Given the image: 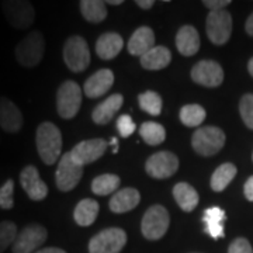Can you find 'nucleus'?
<instances>
[{
	"label": "nucleus",
	"instance_id": "obj_26",
	"mask_svg": "<svg viewBox=\"0 0 253 253\" xmlns=\"http://www.w3.org/2000/svg\"><path fill=\"white\" fill-rule=\"evenodd\" d=\"M100 206L96 200L84 199L78 203L73 211V219L78 225L90 226L99 215Z\"/></svg>",
	"mask_w": 253,
	"mask_h": 253
},
{
	"label": "nucleus",
	"instance_id": "obj_20",
	"mask_svg": "<svg viewBox=\"0 0 253 253\" xmlns=\"http://www.w3.org/2000/svg\"><path fill=\"white\" fill-rule=\"evenodd\" d=\"M139 201H141L139 191L132 187H126V189L117 191L111 197L109 207L116 214H124V212L134 210L139 204Z\"/></svg>",
	"mask_w": 253,
	"mask_h": 253
},
{
	"label": "nucleus",
	"instance_id": "obj_24",
	"mask_svg": "<svg viewBox=\"0 0 253 253\" xmlns=\"http://www.w3.org/2000/svg\"><path fill=\"white\" fill-rule=\"evenodd\" d=\"M172 61V52L166 46H154L141 56V65L146 71H161Z\"/></svg>",
	"mask_w": 253,
	"mask_h": 253
},
{
	"label": "nucleus",
	"instance_id": "obj_45",
	"mask_svg": "<svg viewBox=\"0 0 253 253\" xmlns=\"http://www.w3.org/2000/svg\"><path fill=\"white\" fill-rule=\"evenodd\" d=\"M106 4H113V6H118V4H123V0H109V1H106Z\"/></svg>",
	"mask_w": 253,
	"mask_h": 253
},
{
	"label": "nucleus",
	"instance_id": "obj_37",
	"mask_svg": "<svg viewBox=\"0 0 253 253\" xmlns=\"http://www.w3.org/2000/svg\"><path fill=\"white\" fill-rule=\"evenodd\" d=\"M228 253H253L252 245L245 238H236L228 248Z\"/></svg>",
	"mask_w": 253,
	"mask_h": 253
},
{
	"label": "nucleus",
	"instance_id": "obj_16",
	"mask_svg": "<svg viewBox=\"0 0 253 253\" xmlns=\"http://www.w3.org/2000/svg\"><path fill=\"white\" fill-rule=\"evenodd\" d=\"M24 124L23 113L7 97L0 96V128L7 134H17Z\"/></svg>",
	"mask_w": 253,
	"mask_h": 253
},
{
	"label": "nucleus",
	"instance_id": "obj_4",
	"mask_svg": "<svg viewBox=\"0 0 253 253\" xmlns=\"http://www.w3.org/2000/svg\"><path fill=\"white\" fill-rule=\"evenodd\" d=\"M82 106V89L75 81L63 82L56 91V111L63 120L76 117Z\"/></svg>",
	"mask_w": 253,
	"mask_h": 253
},
{
	"label": "nucleus",
	"instance_id": "obj_36",
	"mask_svg": "<svg viewBox=\"0 0 253 253\" xmlns=\"http://www.w3.org/2000/svg\"><path fill=\"white\" fill-rule=\"evenodd\" d=\"M135 123L132 121V118L128 114L120 116L117 120V131L123 138H128L135 132Z\"/></svg>",
	"mask_w": 253,
	"mask_h": 253
},
{
	"label": "nucleus",
	"instance_id": "obj_34",
	"mask_svg": "<svg viewBox=\"0 0 253 253\" xmlns=\"http://www.w3.org/2000/svg\"><path fill=\"white\" fill-rule=\"evenodd\" d=\"M14 180L7 179L0 186V208L9 211L14 207Z\"/></svg>",
	"mask_w": 253,
	"mask_h": 253
},
{
	"label": "nucleus",
	"instance_id": "obj_21",
	"mask_svg": "<svg viewBox=\"0 0 253 253\" xmlns=\"http://www.w3.org/2000/svg\"><path fill=\"white\" fill-rule=\"evenodd\" d=\"M176 48L184 56H193L200 49V34L193 26H183L176 34Z\"/></svg>",
	"mask_w": 253,
	"mask_h": 253
},
{
	"label": "nucleus",
	"instance_id": "obj_38",
	"mask_svg": "<svg viewBox=\"0 0 253 253\" xmlns=\"http://www.w3.org/2000/svg\"><path fill=\"white\" fill-rule=\"evenodd\" d=\"M203 4L211 11H218V10H225L226 6L231 4V1L229 0H204Z\"/></svg>",
	"mask_w": 253,
	"mask_h": 253
},
{
	"label": "nucleus",
	"instance_id": "obj_35",
	"mask_svg": "<svg viewBox=\"0 0 253 253\" xmlns=\"http://www.w3.org/2000/svg\"><path fill=\"white\" fill-rule=\"evenodd\" d=\"M239 113L245 126L253 129V94L248 93L239 101Z\"/></svg>",
	"mask_w": 253,
	"mask_h": 253
},
{
	"label": "nucleus",
	"instance_id": "obj_43",
	"mask_svg": "<svg viewBox=\"0 0 253 253\" xmlns=\"http://www.w3.org/2000/svg\"><path fill=\"white\" fill-rule=\"evenodd\" d=\"M110 144L113 145V154H117L118 152V139L117 138H114V136H113V138L110 139Z\"/></svg>",
	"mask_w": 253,
	"mask_h": 253
},
{
	"label": "nucleus",
	"instance_id": "obj_9",
	"mask_svg": "<svg viewBox=\"0 0 253 253\" xmlns=\"http://www.w3.org/2000/svg\"><path fill=\"white\" fill-rule=\"evenodd\" d=\"M126 244V234L121 228H107L89 242V253H120Z\"/></svg>",
	"mask_w": 253,
	"mask_h": 253
},
{
	"label": "nucleus",
	"instance_id": "obj_18",
	"mask_svg": "<svg viewBox=\"0 0 253 253\" xmlns=\"http://www.w3.org/2000/svg\"><path fill=\"white\" fill-rule=\"evenodd\" d=\"M123 103H124V97L123 94L116 93V94H111L107 99L104 100L103 103H100L99 106L94 109L91 118L96 124L99 126H106L109 124L110 121L113 120V117L117 114V111L123 107Z\"/></svg>",
	"mask_w": 253,
	"mask_h": 253
},
{
	"label": "nucleus",
	"instance_id": "obj_33",
	"mask_svg": "<svg viewBox=\"0 0 253 253\" xmlns=\"http://www.w3.org/2000/svg\"><path fill=\"white\" fill-rule=\"evenodd\" d=\"M17 225L11 221L0 222V253H3L9 246H13L17 238Z\"/></svg>",
	"mask_w": 253,
	"mask_h": 253
},
{
	"label": "nucleus",
	"instance_id": "obj_30",
	"mask_svg": "<svg viewBox=\"0 0 253 253\" xmlns=\"http://www.w3.org/2000/svg\"><path fill=\"white\" fill-rule=\"evenodd\" d=\"M120 183L121 179L117 174H111V173L100 174L91 181V191L96 196H109L118 189Z\"/></svg>",
	"mask_w": 253,
	"mask_h": 253
},
{
	"label": "nucleus",
	"instance_id": "obj_1",
	"mask_svg": "<svg viewBox=\"0 0 253 253\" xmlns=\"http://www.w3.org/2000/svg\"><path fill=\"white\" fill-rule=\"evenodd\" d=\"M36 145L41 161L51 166L61 159L62 134L61 129L51 121H44L37 128Z\"/></svg>",
	"mask_w": 253,
	"mask_h": 253
},
{
	"label": "nucleus",
	"instance_id": "obj_6",
	"mask_svg": "<svg viewBox=\"0 0 253 253\" xmlns=\"http://www.w3.org/2000/svg\"><path fill=\"white\" fill-rule=\"evenodd\" d=\"M0 6L7 23L16 30H27L36 21V9L27 0H4Z\"/></svg>",
	"mask_w": 253,
	"mask_h": 253
},
{
	"label": "nucleus",
	"instance_id": "obj_32",
	"mask_svg": "<svg viewBox=\"0 0 253 253\" xmlns=\"http://www.w3.org/2000/svg\"><path fill=\"white\" fill-rule=\"evenodd\" d=\"M139 107L152 117H158L162 113V97L154 90H148L138 96Z\"/></svg>",
	"mask_w": 253,
	"mask_h": 253
},
{
	"label": "nucleus",
	"instance_id": "obj_27",
	"mask_svg": "<svg viewBox=\"0 0 253 253\" xmlns=\"http://www.w3.org/2000/svg\"><path fill=\"white\" fill-rule=\"evenodd\" d=\"M81 13L86 21L93 23V24H99L107 17L106 1H101V0H82Z\"/></svg>",
	"mask_w": 253,
	"mask_h": 253
},
{
	"label": "nucleus",
	"instance_id": "obj_42",
	"mask_svg": "<svg viewBox=\"0 0 253 253\" xmlns=\"http://www.w3.org/2000/svg\"><path fill=\"white\" fill-rule=\"evenodd\" d=\"M245 30H246V33L249 34V36L253 37V13L248 17L246 20V26H245Z\"/></svg>",
	"mask_w": 253,
	"mask_h": 253
},
{
	"label": "nucleus",
	"instance_id": "obj_28",
	"mask_svg": "<svg viewBox=\"0 0 253 253\" xmlns=\"http://www.w3.org/2000/svg\"><path fill=\"white\" fill-rule=\"evenodd\" d=\"M236 172L238 170H236V166L234 163H222L211 176V189L218 193L224 191L226 186H229V183L234 180Z\"/></svg>",
	"mask_w": 253,
	"mask_h": 253
},
{
	"label": "nucleus",
	"instance_id": "obj_14",
	"mask_svg": "<svg viewBox=\"0 0 253 253\" xmlns=\"http://www.w3.org/2000/svg\"><path fill=\"white\" fill-rule=\"evenodd\" d=\"M191 79L204 87H218L224 82V69L215 61H200L191 69Z\"/></svg>",
	"mask_w": 253,
	"mask_h": 253
},
{
	"label": "nucleus",
	"instance_id": "obj_39",
	"mask_svg": "<svg viewBox=\"0 0 253 253\" xmlns=\"http://www.w3.org/2000/svg\"><path fill=\"white\" fill-rule=\"evenodd\" d=\"M244 193L245 197L249 200V201H253V176L249 177L244 186Z\"/></svg>",
	"mask_w": 253,
	"mask_h": 253
},
{
	"label": "nucleus",
	"instance_id": "obj_2",
	"mask_svg": "<svg viewBox=\"0 0 253 253\" xmlns=\"http://www.w3.org/2000/svg\"><path fill=\"white\" fill-rule=\"evenodd\" d=\"M14 55L17 62L24 68L38 66L45 55V38L41 31H30L16 46Z\"/></svg>",
	"mask_w": 253,
	"mask_h": 253
},
{
	"label": "nucleus",
	"instance_id": "obj_44",
	"mask_svg": "<svg viewBox=\"0 0 253 253\" xmlns=\"http://www.w3.org/2000/svg\"><path fill=\"white\" fill-rule=\"evenodd\" d=\"M248 71H249L251 76L253 78V58H251V59H249V62H248Z\"/></svg>",
	"mask_w": 253,
	"mask_h": 253
},
{
	"label": "nucleus",
	"instance_id": "obj_11",
	"mask_svg": "<svg viewBox=\"0 0 253 253\" xmlns=\"http://www.w3.org/2000/svg\"><path fill=\"white\" fill-rule=\"evenodd\" d=\"M82 176H83V166H79L78 163L73 162L69 152L63 154L58 162V168L55 172V183L58 190L63 193L72 191L79 184Z\"/></svg>",
	"mask_w": 253,
	"mask_h": 253
},
{
	"label": "nucleus",
	"instance_id": "obj_13",
	"mask_svg": "<svg viewBox=\"0 0 253 253\" xmlns=\"http://www.w3.org/2000/svg\"><path fill=\"white\" fill-rule=\"evenodd\" d=\"M107 146H109V142L101 138L86 139L75 145L69 154L73 162L78 163L79 166H84L100 159L106 152Z\"/></svg>",
	"mask_w": 253,
	"mask_h": 253
},
{
	"label": "nucleus",
	"instance_id": "obj_40",
	"mask_svg": "<svg viewBox=\"0 0 253 253\" xmlns=\"http://www.w3.org/2000/svg\"><path fill=\"white\" fill-rule=\"evenodd\" d=\"M155 4L154 0H136V6H139L142 10L152 9V6Z\"/></svg>",
	"mask_w": 253,
	"mask_h": 253
},
{
	"label": "nucleus",
	"instance_id": "obj_41",
	"mask_svg": "<svg viewBox=\"0 0 253 253\" xmlns=\"http://www.w3.org/2000/svg\"><path fill=\"white\" fill-rule=\"evenodd\" d=\"M36 253H66L61 248H54V246H49V248H42L40 251H37Z\"/></svg>",
	"mask_w": 253,
	"mask_h": 253
},
{
	"label": "nucleus",
	"instance_id": "obj_17",
	"mask_svg": "<svg viewBox=\"0 0 253 253\" xmlns=\"http://www.w3.org/2000/svg\"><path fill=\"white\" fill-rule=\"evenodd\" d=\"M113 84H114V73L110 69H100L84 82L83 91L89 99H97L104 96L111 89Z\"/></svg>",
	"mask_w": 253,
	"mask_h": 253
},
{
	"label": "nucleus",
	"instance_id": "obj_19",
	"mask_svg": "<svg viewBox=\"0 0 253 253\" xmlns=\"http://www.w3.org/2000/svg\"><path fill=\"white\" fill-rule=\"evenodd\" d=\"M155 46V33L152 28L139 27L128 41V52L134 56H142Z\"/></svg>",
	"mask_w": 253,
	"mask_h": 253
},
{
	"label": "nucleus",
	"instance_id": "obj_8",
	"mask_svg": "<svg viewBox=\"0 0 253 253\" xmlns=\"http://www.w3.org/2000/svg\"><path fill=\"white\" fill-rule=\"evenodd\" d=\"M48 239V231L41 224H28L18 231L17 238L11 246L13 253H36L45 244Z\"/></svg>",
	"mask_w": 253,
	"mask_h": 253
},
{
	"label": "nucleus",
	"instance_id": "obj_3",
	"mask_svg": "<svg viewBox=\"0 0 253 253\" xmlns=\"http://www.w3.org/2000/svg\"><path fill=\"white\" fill-rule=\"evenodd\" d=\"M225 134L218 126H201L191 136V146L200 156H212L225 145Z\"/></svg>",
	"mask_w": 253,
	"mask_h": 253
},
{
	"label": "nucleus",
	"instance_id": "obj_23",
	"mask_svg": "<svg viewBox=\"0 0 253 253\" xmlns=\"http://www.w3.org/2000/svg\"><path fill=\"white\" fill-rule=\"evenodd\" d=\"M225 211L219 207H210L203 214V222L206 225V232L212 239L224 238V222Z\"/></svg>",
	"mask_w": 253,
	"mask_h": 253
},
{
	"label": "nucleus",
	"instance_id": "obj_22",
	"mask_svg": "<svg viewBox=\"0 0 253 253\" xmlns=\"http://www.w3.org/2000/svg\"><path fill=\"white\" fill-rule=\"evenodd\" d=\"M124 40L117 33H104L96 42V54L104 61L114 59L123 49Z\"/></svg>",
	"mask_w": 253,
	"mask_h": 253
},
{
	"label": "nucleus",
	"instance_id": "obj_10",
	"mask_svg": "<svg viewBox=\"0 0 253 253\" xmlns=\"http://www.w3.org/2000/svg\"><path fill=\"white\" fill-rule=\"evenodd\" d=\"M206 31L210 41L215 45H224L232 34V17L229 11H210L206 20Z\"/></svg>",
	"mask_w": 253,
	"mask_h": 253
},
{
	"label": "nucleus",
	"instance_id": "obj_25",
	"mask_svg": "<svg viewBox=\"0 0 253 253\" xmlns=\"http://www.w3.org/2000/svg\"><path fill=\"white\" fill-rule=\"evenodd\" d=\"M173 197L176 200L177 206L186 211V212H191L194 208L199 206V193L193 186H190L189 183H177L173 187Z\"/></svg>",
	"mask_w": 253,
	"mask_h": 253
},
{
	"label": "nucleus",
	"instance_id": "obj_46",
	"mask_svg": "<svg viewBox=\"0 0 253 253\" xmlns=\"http://www.w3.org/2000/svg\"><path fill=\"white\" fill-rule=\"evenodd\" d=\"M252 159H253V155H252Z\"/></svg>",
	"mask_w": 253,
	"mask_h": 253
},
{
	"label": "nucleus",
	"instance_id": "obj_5",
	"mask_svg": "<svg viewBox=\"0 0 253 253\" xmlns=\"http://www.w3.org/2000/svg\"><path fill=\"white\" fill-rule=\"evenodd\" d=\"M63 61L72 72L86 71L90 65V49L86 40L79 36L69 37L63 45Z\"/></svg>",
	"mask_w": 253,
	"mask_h": 253
},
{
	"label": "nucleus",
	"instance_id": "obj_7",
	"mask_svg": "<svg viewBox=\"0 0 253 253\" xmlns=\"http://www.w3.org/2000/svg\"><path fill=\"white\" fill-rule=\"evenodd\" d=\"M169 224L170 217L168 210L163 206L156 204L146 210L141 222V231L148 241H159L168 232Z\"/></svg>",
	"mask_w": 253,
	"mask_h": 253
},
{
	"label": "nucleus",
	"instance_id": "obj_12",
	"mask_svg": "<svg viewBox=\"0 0 253 253\" xmlns=\"http://www.w3.org/2000/svg\"><path fill=\"white\" fill-rule=\"evenodd\" d=\"M179 169V158L169 151H161L148 158L145 163L146 173L154 179L172 177Z\"/></svg>",
	"mask_w": 253,
	"mask_h": 253
},
{
	"label": "nucleus",
	"instance_id": "obj_15",
	"mask_svg": "<svg viewBox=\"0 0 253 253\" xmlns=\"http://www.w3.org/2000/svg\"><path fill=\"white\" fill-rule=\"evenodd\" d=\"M20 184L28 199L33 201H42L48 196V186L41 179L40 172L34 165H27L20 172Z\"/></svg>",
	"mask_w": 253,
	"mask_h": 253
},
{
	"label": "nucleus",
	"instance_id": "obj_31",
	"mask_svg": "<svg viewBox=\"0 0 253 253\" xmlns=\"http://www.w3.org/2000/svg\"><path fill=\"white\" fill-rule=\"evenodd\" d=\"M206 116H207L206 110L200 104H186L180 110V121L190 128L201 126L206 120Z\"/></svg>",
	"mask_w": 253,
	"mask_h": 253
},
{
	"label": "nucleus",
	"instance_id": "obj_29",
	"mask_svg": "<svg viewBox=\"0 0 253 253\" xmlns=\"http://www.w3.org/2000/svg\"><path fill=\"white\" fill-rule=\"evenodd\" d=\"M139 135L142 136L145 142L151 146L162 144L166 138V129L162 124L155 121H146L139 126Z\"/></svg>",
	"mask_w": 253,
	"mask_h": 253
}]
</instances>
